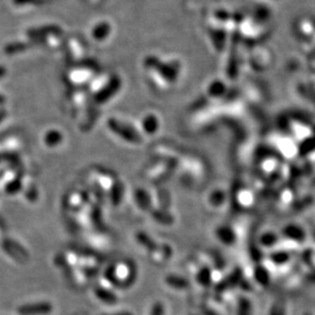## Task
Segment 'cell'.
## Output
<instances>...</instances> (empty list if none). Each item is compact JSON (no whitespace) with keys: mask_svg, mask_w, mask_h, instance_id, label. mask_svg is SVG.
<instances>
[{"mask_svg":"<svg viewBox=\"0 0 315 315\" xmlns=\"http://www.w3.org/2000/svg\"><path fill=\"white\" fill-rule=\"evenodd\" d=\"M52 310L49 303H34L26 304L18 307V312L20 315H45Z\"/></svg>","mask_w":315,"mask_h":315,"instance_id":"obj_1","label":"cell"},{"mask_svg":"<svg viewBox=\"0 0 315 315\" xmlns=\"http://www.w3.org/2000/svg\"><path fill=\"white\" fill-rule=\"evenodd\" d=\"M114 315H122V314H114Z\"/></svg>","mask_w":315,"mask_h":315,"instance_id":"obj_2","label":"cell"}]
</instances>
